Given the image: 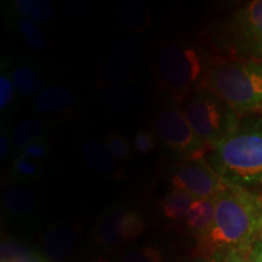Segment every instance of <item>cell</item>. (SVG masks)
Here are the masks:
<instances>
[{
	"label": "cell",
	"instance_id": "obj_27",
	"mask_svg": "<svg viewBox=\"0 0 262 262\" xmlns=\"http://www.w3.org/2000/svg\"><path fill=\"white\" fill-rule=\"evenodd\" d=\"M29 251H32V249L24 242L5 239L2 242V262H8L12 258L27 254Z\"/></svg>",
	"mask_w": 262,
	"mask_h": 262
},
{
	"label": "cell",
	"instance_id": "obj_24",
	"mask_svg": "<svg viewBox=\"0 0 262 262\" xmlns=\"http://www.w3.org/2000/svg\"><path fill=\"white\" fill-rule=\"evenodd\" d=\"M122 262H164V258L158 249L142 247L126 253Z\"/></svg>",
	"mask_w": 262,
	"mask_h": 262
},
{
	"label": "cell",
	"instance_id": "obj_32",
	"mask_svg": "<svg viewBox=\"0 0 262 262\" xmlns=\"http://www.w3.org/2000/svg\"><path fill=\"white\" fill-rule=\"evenodd\" d=\"M95 262H107V261H103V260H97V261H95Z\"/></svg>",
	"mask_w": 262,
	"mask_h": 262
},
{
	"label": "cell",
	"instance_id": "obj_16",
	"mask_svg": "<svg viewBox=\"0 0 262 262\" xmlns=\"http://www.w3.org/2000/svg\"><path fill=\"white\" fill-rule=\"evenodd\" d=\"M6 211L16 216H27L34 212L38 206V195L27 185H15L4 194Z\"/></svg>",
	"mask_w": 262,
	"mask_h": 262
},
{
	"label": "cell",
	"instance_id": "obj_6",
	"mask_svg": "<svg viewBox=\"0 0 262 262\" xmlns=\"http://www.w3.org/2000/svg\"><path fill=\"white\" fill-rule=\"evenodd\" d=\"M220 34L222 45L242 60L262 62V0L242 6Z\"/></svg>",
	"mask_w": 262,
	"mask_h": 262
},
{
	"label": "cell",
	"instance_id": "obj_22",
	"mask_svg": "<svg viewBox=\"0 0 262 262\" xmlns=\"http://www.w3.org/2000/svg\"><path fill=\"white\" fill-rule=\"evenodd\" d=\"M104 145L117 162H127L133 157V145L130 141L119 133L108 134Z\"/></svg>",
	"mask_w": 262,
	"mask_h": 262
},
{
	"label": "cell",
	"instance_id": "obj_28",
	"mask_svg": "<svg viewBox=\"0 0 262 262\" xmlns=\"http://www.w3.org/2000/svg\"><path fill=\"white\" fill-rule=\"evenodd\" d=\"M204 262H250L248 257L235 253H217L205 257Z\"/></svg>",
	"mask_w": 262,
	"mask_h": 262
},
{
	"label": "cell",
	"instance_id": "obj_14",
	"mask_svg": "<svg viewBox=\"0 0 262 262\" xmlns=\"http://www.w3.org/2000/svg\"><path fill=\"white\" fill-rule=\"evenodd\" d=\"M15 89L21 96L29 97L45 89L47 77L40 68L31 62H18L10 71Z\"/></svg>",
	"mask_w": 262,
	"mask_h": 262
},
{
	"label": "cell",
	"instance_id": "obj_9",
	"mask_svg": "<svg viewBox=\"0 0 262 262\" xmlns=\"http://www.w3.org/2000/svg\"><path fill=\"white\" fill-rule=\"evenodd\" d=\"M172 187L189 193L195 199L216 196L225 182L204 157L183 160L171 176Z\"/></svg>",
	"mask_w": 262,
	"mask_h": 262
},
{
	"label": "cell",
	"instance_id": "obj_4",
	"mask_svg": "<svg viewBox=\"0 0 262 262\" xmlns=\"http://www.w3.org/2000/svg\"><path fill=\"white\" fill-rule=\"evenodd\" d=\"M203 88L220 97L239 116L261 113L262 62L242 58L212 62Z\"/></svg>",
	"mask_w": 262,
	"mask_h": 262
},
{
	"label": "cell",
	"instance_id": "obj_31",
	"mask_svg": "<svg viewBox=\"0 0 262 262\" xmlns=\"http://www.w3.org/2000/svg\"><path fill=\"white\" fill-rule=\"evenodd\" d=\"M248 258L250 262H262V234L251 248Z\"/></svg>",
	"mask_w": 262,
	"mask_h": 262
},
{
	"label": "cell",
	"instance_id": "obj_34",
	"mask_svg": "<svg viewBox=\"0 0 262 262\" xmlns=\"http://www.w3.org/2000/svg\"><path fill=\"white\" fill-rule=\"evenodd\" d=\"M261 114H262V111H261Z\"/></svg>",
	"mask_w": 262,
	"mask_h": 262
},
{
	"label": "cell",
	"instance_id": "obj_15",
	"mask_svg": "<svg viewBox=\"0 0 262 262\" xmlns=\"http://www.w3.org/2000/svg\"><path fill=\"white\" fill-rule=\"evenodd\" d=\"M216 196L195 199L185 217V225L196 238L211 227L215 219Z\"/></svg>",
	"mask_w": 262,
	"mask_h": 262
},
{
	"label": "cell",
	"instance_id": "obj_5",
	"mask_svg": "<svg viewBox=\"0 0 262 262\" xmlns=\"http://www.w3.org/2000/svg\"><path fill=\"white\" fill-rule=\"evenodd\" d=\"M180 107L208 152L232 135L242 120V116L204 88L189 94Z\"/></svg>",
	"mask_w": 262,
	"mask_h": 262
},
{
	"label": "cell",
	"instance_id": "obj_1",
	"mask_svg": "<svg viewBox=\"0 0 262 262\" xmlns=\"http://www.w3.org/2000/svg\"><path fill=\"white\" fill-rule=\"evenodd\" d=\"M262 234V195L226 183L216 195L211 227L196 238L203 258L217 253H235L248 257Z\"/></svg>",
	"mask_w": 262,
	"mask_h": 262
},
{
	"label": "cell",
	"instance_id": "obj_20",
	"mask_svg": "<svg viewBox=\"0 0 262 262\" xmlns=\"http://www.w3.org/2000/svg\"><path fill=\"white\" fill-rule=\"evenodd\" d=\"M42 172V166L40 163L34 162L26 157L19 155L15 163L12 164L11 179L12 181L19 183V185H28L37 181L39 176Z\"/></svg>",
	"mask_w": 262,
	"mask_h": 262
},
{
	"label": "cell",
	"instance_id": "obj_19",
	"mask_svg": "<svg viewBox=\"0 0 262 262\" xmlns=\"http://www.w3.org/2000/svg\"><path fill=\"white\" fill-rule=\"evenodd\" d=\"M45 124L38 119H25L16 126L12 142L17 150H24L33 141L45 137Z\"/></svg>",
	"mask_w": 262,
	"mask_h": 262
},
{
	"label": "cell",
	"instance_id": "obj_12",
	"mask_svg": "<svg viewBox=\"0 0 262 262\" xmlns=\"http://www.w3.org/2000/svg\"><path fill=\"white\" fill-rule=\"evenodd\" d=\"M136 56V41L126 37L118 42L104 72V81L112 86L127 77Z\"/></svg>",
	"mask_w": 262,
	"mask_h": 262
},
{
	"label": "cell",
	"instance_id": "obj_18",
	"mask_svg": "<svg viewBox=\"0 0 262 262\" xmlns=\"http://www.w3.org/2000/svg\"><path fill=\"white\" fill-rule=\"evenodd\" d=\"M195 198L189 193L173 188L164 195L160 203L163 214L171 221L185 220Z\"/></svg>",
	"mask_w": 262,
	"mask_h": 262
},
{
	"label": "cell",
	"instance_id": "obj_10",
	"mask_svg": "<svg viewBox=\"0 0 262 262\" xmlns=\"http://www.w3.org/2000/svg\"><path fill=\"white\" fill-rule=\"evenodd\" d=\"M78 232L68 224H56L41 239V255L50 262H66L73 256L78 245Z\"/></svg>",
	"mask_w": 262,
	"mask_h": 262
},
{
	"label": "cell",
	"instance_id": "obj_21",
	"mask_svg": "<svg viewBox=\"0 0 262 262\" xmlns=\"http://www.w3.org/2000/svg\"><path fill=\"white\" fill-rule=\"evenodd\" d=\"M17 31L22 40L29 49L34 51H41L47 48V38L42 34L40 26L27 18H21L17 22Z\"/></svg>",
	"mask_w": 262,
	"mask_h": 262
},
{
	"label": "cell",
	"instance_id": "obj_29",
	"mask_svg": "<svg viewBox=\"0 0 262 262\" xmlns=\"http://www.w3.org/2000/svg\"><path fill=\"white\" fill-rule=\"evenodd\" d=\"M45 260V257L42 256L40 253H37V251L32 250L27 254L21 255V256H17L12 260H10L8 262H42Z\"/></svg>",
	"mask_w": 262,
	"mask_h": 262
},
{
	"label": "cell",
	"instance_id": "obj_26",
	"mask_svg": "<svg viewBox=\"0 0 262 262\" xmlns=\"http://www.w3.org/2000/svg\"><path fill=\"white\" fill-rule=\"evenodd\" d=\"M49 152H50V147H49L48 139L47 137H41V139H38L29 143L19 155L41 164L44 163V160H47Z\"/></svg>",
	"mask_w": 262,
	"mask_h": 262
},
{
	"label": "cell",
	"instance_id": "obj_2",
	"mask_svg": "<svg viewBox=\"0 0 262 262\" xmlns=\"http://www.w3.org/2000/svg\"><path fill=\"white\" fill-rule=\"evenodd\" d=\"M205 159L224 182L262 195V114L242 117L234 133Z\"/></svg>",
	"mask_w": 262,
	"mask_h": 262
},
{
	"label": "cell",
	"instance_id": "obj_33",
	"mask_svg": "<svg viewBox=\"0 0 262 262\" xmlns=\"http://www.w3.org/2000/svg\"><path fill=\"white\" fill-rule=\"evenodd\" d=\"M42 262H50V261H48V260H47V258H45V260H44V261H42Z\"/></svg>",
	"mask_w": 262,
	"mask_h": 262
},
{
	"label": "cell",
	"instance_id": "obj_7",
	"mask_svg": "<svg viewBox=\"0 0 262 262\" xmlns=\"http://www.w3.org/2000/svg\"><path fill=\"white\" fill-rule=\"evenodd\" d=\"M156 134L165 148L182 160L201 158L206 147L193 133L180 106H166L156 117Z\"/></svg>",
	"mask_w": 262,
	"mask_h": 262
},
{
	"label": "cell",
	"instance_id": "obj_30",
	"mask_svg": "<svg viewBox=\"0 0 262 262\" xmlns=\"http://www.w3.org/2000/svg\"><path fill=\"white\" fill-rule=\"evenodd\" d=\"M12 145H14V142L8 134H2V136H0V157H2V159L6 158L10 155Z\"/></svg>",
	"mask_w": 262,
	"mask_h": 262
},
{
	"label": "cell",
	"instance_id": "obj_25",
	"mask_svg": "<svg viewBox=\"0 0 262 262\" xmlns=\"http://www.w3.org/2000/svg\"><path fill=\"white\" fill-rule=\"evenodd\" d=\"M15 85L8 72H2L0 75V111L3 113L14 103L16 98Z\"/></svg>",
	"mask_w": 262,
	"mask_h": 262
},
{
	"label": "cell",
	"instance_id": "obj_3",
	"mask_svg": "<svg viewBox=\"0 0 262 262\" xmlns=\"http://www.w3.org/2000/svg\"><path fill=\"white\" fill-rule=\"evenodd\" d=\"M211 64L199 44L186 38L162 42L155 55L158 83L179 103L203 88Z\"/></svg>",
	"mask_w": 262,
	"mask_h": 262
},
{
	"label": "cell",
	"instance_id": "obj_8",
	"mask_svg": "<svg viewBox=\"0 0 262 262\" xmlns=\"http://www.w3.org/2000/svg\"><path fill=\"white\" fill-rule=\"evenodd\" d=\"M145 228L146 222L139 211L124 205H113L98 220L95 238L103 248L114 249L136 239Z\"/></svg>",
	"mask_w": 262,
	"mask_h": 262
},
{
	"label": "cell",
	"instance_id": "obj_23",
	"mask_svg": "<svg viewBox=\"0 0 262 262\" xmlns=\"http://www.w3.org/2000/svg\"><path fill=\"white\" fill-rule=\"evenodd\" d=\"M157 143H158V136H157L156 131L145 129V127L137 130L133 141H131L134 152L141 156L149 155L150 152H153Z\"/></svg>",
	"mask_w": 262,
	"mask_h": 262
},
{
	"label": "cell",
	"instance_id": "obj_17",
	"mask_svg": "<svg viewBox=\"0 0 262 262\" xmlns=\"http://www.w3.org/2000/svg\"><path fill=\"white\" fill-rule=\"evenodd\" d=\"M12 8L22 18L38 25L49 24L55 16V6L48 0H15Z\"/></svg>",
	"mask_w": 262,
	"mask_h": 262
},
{
	"label": "cell",
	"instance_id": "obj_11",
	"mask_svg": "<svg viewBox=\"0 0 262 262\" xmlns=\"http://www.w3.org/2000/svg\"><path fill=\"white\" fill-rule=\"evenodd\" d=\"M80 155L84 163L100 176L106 179H124L123 169L111 155L104 142L91 139L83 141Z\"/></svg>",
	"mask_w": 262,
	"mask_h": 262
},
{
	"label": "cell",
	"instance_id": "obj_13",
	"mask_svg": "<svg viewBox=\"0 0 262 262\" xmlns=\"http://www.w3.org/2000/svg\"><path fill=\"white\" fill-rule=\"evenodd\" d=\"M75 103V94L66 85H50L38 94L34 102V111L39 114L63 113Z\"/></svg>",
	"mask_w": 262,
	"mask_h": 262
}]
</instances>
